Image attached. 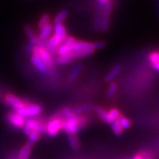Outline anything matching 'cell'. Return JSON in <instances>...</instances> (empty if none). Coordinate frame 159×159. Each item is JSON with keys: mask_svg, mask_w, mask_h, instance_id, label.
Returning <instances> with one entry per match:
<instances>
[{"mask_svg": "<svg viewBox=\"0 0 159 159\" xmlns=\"http://www.w3.org/2000/svg\"><path fill=\"white\" fill-rule=\"evenodd\" d=\"M91 123V119L86 114L75 115L71 118L65 120L62 131L68 135H77L80 131L87 128Z\"/></svg>", "mask_w": 159, "mask_h": 159, "instance_id": "1", "label": "cell"}, {"mask_svg": "<svg viewBox=\"0 0 159 159\" xmlns=\"http://www.w3.org/2000/svg\"><path fill=\"white\" fill-rule=\"evenodd\" d=\"M31 102H32V100L25 97L20 96L11 91H6L2 99V104L15 111H19Z\"/></svg>", "mask_w": 159, "mask_h": 159, "instance_id": "2", "label": "cell"}, {"mask_svg": "<svg viewBox=\"0 0 159 159\" xmlns=\"http://www.w3.org/2000/svg\"><path fill=\"white\" fill-rule=\"evenodd\" d=\"M23 133L28 137L32 132L36 131L40 133L41 135H46V119L41 117H32L25 120Z\"/></svg>", "mask_w": 159, "mask_h": 159, "instance_id": "3", "label": "cell"}, {"mask_svg": "<svg viewBox=\"0 0 159 159\" xmlns=\"http://www.w3.org/2000/svg\"><path fill=\"white\" fill-rule=\"evenodd\" d=\"M64 119L60 117H48L46 119V134L54 137L62 131Z\"/></svg>", "mask_w": 159, "mask_h": 159, "instance_id": "4", "label": "cell"}, {"mask_svg": "<svg viewBox=\"0 0 159 159\" xmlns=\"http://www.w3.org/2000/svg\"><path fill=\"white\" fill-rule=\"evenodd\" d=\"M4 120L8 127L16 129V130L22 129L25 123V118L21 116L18 112L13 110H11L5 114Z\"/></svg>", "mask_w": 159, "mask_h": 159, "instance_id": "5", "label": "cell"}, {"mask_svg": "<svg viewBox=\"0 0 159 159\" xmlns=\"http://www.w3.org/2000/svg\"><path fill=\"white\" fill-rule=\"evenodd\" d=\"M32 53L37 54L40 57V59L42 60L44 64L45 65V66L48 69V71L54 70V57H53V55H52L50 52H48L44 47H38L36 45V46L34 47V48H33Z\"/></svg>", "mask_w": 159, "mask_h": 159, "instance_id": "6", "label": "cell"}, {"mask_svg": "<svg viewBox=\"0 0 159 159\" xmlns=\"http://www.w3.org/2000/svg\"><path fill=\"white\" fill-rule=\"evenodd\" d=\"M43 111V107L42 105H40V103H36V102H31L26 106H24L23 108L20 109L19 111L16 112H18L21 116L24 118H32V117H36L40 115Z\"/></svg>", "mask_w": 159, "mask_h": 159, "instance_id": "7", "label": "cell"}, {"mask_svg": "<svg viewBox=\"0 0 159 159\" xmlns=\"http://www.w3.org/2000/svg\"><path fill=\"white\" fill-rule=\"evenodd\" d=\"M112 7V0H108L107 2L103 4L100 26V31H102L103 32H107L110 28V20H111Z\"/></svg>", "mask_w": 159, "mask_h": 159, "instance_id": "8", "label": "cell"}, {"mask_svg": "<svg viewBox=\"0 0 159 159\" xmlns=\"http://www.w3.org/2000/svg\"><path fill=\"white\" fill-rule=\"evenodd\" d=\"M62 43L63 40L60 37L53 35V36H49V38L47 40L46 43H45V45H44V48H46L48 52H50L52 55H54L56 49Z\"/></svg>", "mask_w": 159, "mask_h": 159, "instance_id": "9", "label": "cell"}, {"mask_svg": "<svg viewBox=\"0 0 159 159\" xmlns=\"http://www.w3.org/2000/svg\"><path fill=\"white\" fill-rule=\"evenodd\" d=\"M31 63L32 66H34L36 70L38 71L40 74H47L48 73V69L45 66V65L42 61V60L40 59V57L37 54H34V53H31Z\"/></svg>", "mask_w": 159, "mask_h": 159, "instance_id": "10", "label": "cell"}, {"mask_svg": "<svg viewBox=\"0 0 159 159\" xmlns=\"http://www.w3.org/2000/svg\"><path fill=\"white\" fill-rule=\"evenodd\" d=\"M78 50H95L96 51L95 48V44L94 42H90V41H85V40H77L76 42L73 44L72 51Z\"/></svg>", "mask_w": 159, "mask_h": 159, "instance_id": "11", "label": "cell"}, {"mask_svg": "<svg viewBox=\"0 0 159 159\" xmlns=\"http://www.w3.org/2000/svg\"><path fill=\"white\" fill-rule=\"evenodd\" d=\"M83 68H84V66L82 63H78L75 66H74V67L71 69L70 71L69 72L68 75H67V82L68 83H73V82H75V80L79 79V77L80 76V75L83 72Z\"/></svg>", "mask_w": 159, "mask_h": 159, "instance_id": "12", "label": "cell"}, {"mask_svg": "<svg viewBox=\"0 0 159 159\" xmlns=\"http://www.w3.org/2000/svg\"><path fill=\"white\" fill-rule=\"evenodd\" d=\"M72 109L75 115H83V114H87V113L94 111L95 105L91 103H81V104L72 107Z\"/></svg>", "mask_w": 159, "mask_h": 159, "instance_id": "13", "label": "cell"}, {"mask_svg": "<svg viewBox=\"0 0 159 159\" xmlns=\"http://www.w3.org/2000/svg\"><path fill=\"white\" fill-rule=\"evenodd\" d=\"M94 111L96 113L97 116L99 117V119L103 121V123L107 124V125H110L111 123V120L108 116V114H107V110H106L104 107L101 106V105L95 106Z\"/></svg>", "mask_w": 159, "mask_h": 159, "instance_id": "14", "label": "cell"}, {"mask_svg": "<svg viewBox=\"0 0 159 159\" xmlns=\"http://www.w3.org/2000/svg\"><path fill=\"white\" fill-rule=\"evenodd\" d=\"M23 30H24V34L28 37V41L33 43L36 45L37 42H38V36L36 34L35 31L33 30V28L29 24H24L23 27Z\"/></svg>", "mask_w": 159, "mask_h": 159, "instance_id": "15", "label": "cell"}, {"mask_svg": "<svg viewBox=\"0 0 159 159\" xmlns=\"http://www.w3.org/2000/svg\"><path fill=\"white\" fill-rule=\"evenodd\" d=\"M121 70H122V66H121L120 64L115 65V66L110 70V71L106 75V76H105V83H111V82H112V81L120 75V73L121 72Z\"/></svg>", "mask_w": 159, "mask_h": 159, "instance_id": "16", "label": "cell"}, {"mask_svg": "<svg viewBox=\"0 0 159 159\" xmlns=\"http://www.w3.org/2000/svg\"><path fill=\"white\" fill-rule=\"evenodd\" d=\"M74 61H75V59L74 56H73L72 52H70V53H67L66 55L57 56L54 57L55 63L59 65V66H65V65L70 64V63L73 62Z\"/></svg>", "mask_w": 159, "mask_h": 159, "instance_id": "17", "label": "cell"}, {"mask_svg": "<svg viewBox=\"0 0 159 159\" xmlns=\"http://www.w3.org/2000/svg\"><path fill=\"white\" fill-rule=\"evenodd\" d=\"M32 146L28 143H25L23 145L21 149H20L19 153L16 155V159H29L31 156V152H32Z\"/></svg>", "mask_w": 159, "mask_h": 159, "instance_id": "18", "label": "cell"}, {"mask_svg": "<svg viewBox=\"0 0 159 159\" xmlns=\"http://www.w3.org/2000/svg\"><path fill=\"white\" fill-rule=\"evenodd\" d=\"M54 25L55 26L53 27L54 35L57 36H58V37H60V38L63 40V42H64L67 36H68L66 27L65 26L64 24H54Z\"/></svg>", "mask_w": 159, "mask_h": 159, "instance_id": "19", "label": "cell"}, {"mask_svg": "<svg viewBox=\"0 0 159 159\" xmlns=\"http://www.w3.org/2000/svg\"><path fill=\"white\" fill-rule=\"evenodd\" d=\"M69 16V11L67 9H62L56 14L52 20V24H63L67 20Z\"/></svg>", "mask_w": 159, "mask_h": 159, "instance_id": "20", "label": "cell"}, {"mask_svg": "<svg viewBox=\"0 0 159 159\" xmlns=\"http://www.w3.org/2000/svg\"><path fill=\"white\" fill-rule=\"evenodd\" d=\"M68 144L74 151L80 150L81 143L77 135H68Z\"/></svg>", "mask_w": 159, "mask_h": 159, "instance_id": "21", "label": "cell"}, {"mask_svg": "<svg viewBox=\"0 0 159 159\" xmlns=\"http://www.w3.org/2000/svg\"><path fill=\"white\" fill-rule=\"evenodd\" d=\"M51 16L50 14H48L47 12H44L43 13L41 16H40V18L38 20V22H37V28H38L39 30L42 29L43 28L48 25V24H50L51 22Z\"/></svg>", "mask_w": 159, "mask_h": 159, "instance_id": "22", "label": "cell"}, {"mask_svg": "<svg viewBox=\"0 0 159 159\" xmlns=\"http://www.w3.org/2000/svg\"><path fill=\"white\" fill-rule=\"evenodd\" d=\"M71 52H72V45L68 44H62L57 48L54 54H56V56H62Z\"/></svg>", "mask_w": 159, "mask_h": 159, "instance_id": "23", "label": "cell"}, {"mask_svg": "<svg viewBox=\"0 0 159 159\" xmlns=\"http://www.w3.org/2000/svg\"><path fill=\"white\" fill-rule=\"evenodd\" d=\"M95 50H78L72 51V53L75 60H77V59L84 58V57L92 56L95 53Z\"/></svg>", "mask_w": 159, "mask_h": 159, "instance_id": "24", "label": "cell"}, {"mask_svg": "<svg viewBox=\"0 0 159 159\" xmlns=\"http://www.w3.org/2000/svg\"><path fill=\"white\" fill-rule=\"evenodd\" d=\"M117 89H118V83L117 82H111L109 83L108 87H107V91H106V96L107 99H111L115 96L116 94Z\"/></svg>", "mask_w": 159, "mask_h": 159, "instance_id": "25", "label": "cell"}, {"mask_svg": "<svg viewBox=\"0 0 159 159\" xmlns=\"http://www.w3.org/2000/svg\"><path fill=\"white\" fill-rule=\"evenodd\" d=\"M110 127H111V131L112 133L115 134L116 136L119 137V136H121L123 134L125 129L121 127V125H120L119 122L116 120L112 121L111 124H110Z\"/></svg>", "mask_w": 159, "mask_h": 159, "instance_id": "26", "label": "cell"}, {"mask_svg": "<svg viewBox=\"0 0 159 159\" xmlns=\"http://www.w3.org/2000/svg\"><path fill=\"white\" fill-rule=\"evenodd\" d=\"M116 120L119 122L120 125H121V127L123 128L124 129H129V128L131 127V120L126 116H125L123 114H121V113L118 116V117L116 118Z\"/></svg>", "mask_w": 159, "mask_h": 159, "instance_id": "27", "label": "cell"}, {"mask_svg": "<svg viewBox=\"0 0 159 159\" xmlns=\"http://www.w3.org/2000/svg\"><path fill=\"white\" fill-rule=\"evenodd\" d=\"M59 110H60L61 116L65 120L71 118V117L75 116V113L73 112L72 107H69V106H65V107H61Z\"/></svg>", "mask_w": 159, "mask_h": 159, "instance_id": "28", "label": "cell"}, {"mask_svg": "<svg viewBox=\"0 0 159 159\" xmlns=\"http://www.w3.org/2000/svg\"><path fill=\"white\" fill-rule=\"evenodd\" d=\"M107 114H108V116L110 120H111V121L112 122V121L116 120L118 116L120 114V110L117 107H111L109 110H107Z\"/></svg>", "mask_w": 159, "mask_h": 159, "instance_id": "29", "label": "cell"}, {"mask_svg": "<svg viewBox=\"0 0 159 159\" xmlns=\"http://www.w3.org/2000/svg\"><path fill=\"white\" fill-rule=\"evenodd\" d=\"M35 46H36V44L30 42V41H28L26 44H24V53H26V54H31Z\"/></svg>", "mask_w": 159, "mask_h": 159, "instance_id": "30", "label": "cell"}, {"mask_svg": "<svg viewBox=\"0 0 159 159\" xmlns=\"http://www.w3.org/2000/svg\"><path fill=\"white\" fill-rule=\"evenodd\" d=\"M149 61L150 63L159 62V52H152L149 55Z\"/></svg>", "mask_w": 159, "mask_h": 159, "instance_id": "31", "label": "cell"}, {"mask_svg": "<svg viewBox=\"0 0 159 159\" xmlns=\"http://www.w3.org/2000/svg\"><path fill=\"white\" fill-rule=\"evenodd\" d=\"M94 44H95V48L96 50H98V49H101V48H103L105 46H106V42H105V41H103V40L95 41Z\"/></svg>", "mask_w": 159, "mask_h": 159, "instance_id": "32", "label": "cell"}, {"mask_svg": "<svg viewBox=\"0 0 159 159\" xmlns=\"http://www.w3.org/2000/svg\"><path fill=\"white\" fill-rule=\"evenodd\" d=\"M151 66L153 68V70H157V72H159V62L151 63Z\"/></svg>", "mask_w": 159, "mask_h": 159, "instance_id": "33", "label": "cell"}, {"mask_svg": "<svg viewBox=\"0 0 159 159\" xmlns=\"http://www.w3.org/2000/svg\"><path fill=\"white\" fill-rule=\"evenodd\" d=\"M132 159H144V157L142 156V154H141V153H137L136 155L133 156Z\"/></svg>", "mask_w": 159, "mask_h": 159, "instance_id": "34", "label": "cell"}, {"mask_svg": "<svg viewBox=\"0 0 159 159\" xmlns=\"http://www.w3.org/2000/svg\"><path fill=\"white\" fill-rule=\"evenodd\" d=\"M108 0H98V3H100V4H104L105 2H107Z\"/></svg>", "mask_w": 159, "mask_h": 159, "instance_id": "35", "label": "cell"}, {"mask_svg": "<svg viewBox=\"0 0 159 159\" xmlns=\"http://www.w3.org/2000/svg\"><path fill=\"white\" fill-rule=\"evenodd\" d=\"M144 159H153V157L152 156H147V157H145Z\"/></svg>", "mask_w": 159, "mask_h": 159, "instance_id": "36", "label": "cell"}, {"mask_svg": "<svg viewBox=\"0 0 159 159\" xmlns=\"http://www.w3.org/2000/svg\"><path fill=\"white\" fill-rule=\"evenodd\" d=\"M125 159H130V158H128V157H126V158H125Z\"/></svg>", "mask_w": 159, "mask_h": 159, "instance_id": "37", "label": "cell"}]
</instances>
